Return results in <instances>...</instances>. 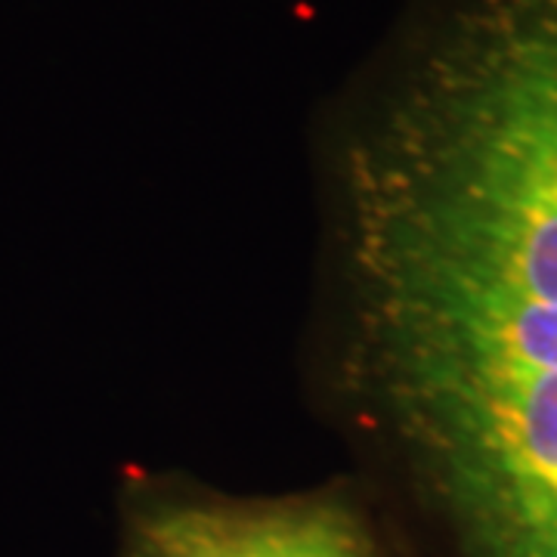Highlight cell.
I'll list each match as a JSON object with an SVG mask.
<instances>
[{
  "label": "cell",
  "instance_id": "1",
  "mask_svg": "<svg viewBox=\"0 0 557 557\" xmlns=\"http://www.w3.org/2000/svg\"><path fill=\"white\" fill-rule=\"evenodd\" d=\"M347 375L443 557H557V0H412L332 121Z\"/></svg>",
  "mask_w": 557,
  "mask_h": 557
},
{
  "label": "cell",
  "instance_id": "2",
  "mask_svg": "<svg viewBox=\"0 0 557 557\" xmlns=\"http://www.w3.org/2000/svg\"><path fill=\"white\" fill-rule=\"evenodd\" d=\"M124 557H381L338 496L152 498L127 520Z\"/></svg>",
  "mask_w": 557,
  "mask_h": 557
}]
</instances>
